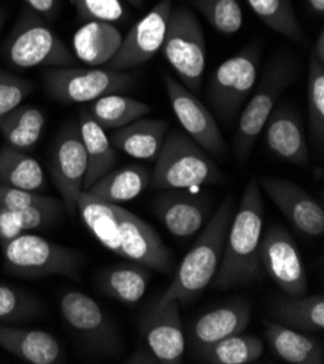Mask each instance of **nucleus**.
Wrapping results in <instances>:
<instances>
[{
	"mask_svg": "<svg viewBox=\"0 0 324 364\" xmlns=\"http://www.w3.org/2000/svg\"><path fill=\"white\" fill-rule=\"evenodd\" d=\"M78 210L88 230L106 250L147 269L172 272L170 250L146 221L130 210L98 200L86 192L79 198Z\"/></svg>",
	"mask_w": 324,
	"mask_h": 364,
	"instance_id": "1",
	"label": "nucleus"
},
{
	"mask_svg": "<svg viewBox=\"0 0 324 364\" xmlns=\"http://www.w3.org/2000/svg\"><path fill=\"white\" fill-rule=\"evenodd\" d=\"M263 210L259 183L258 180H251L227 231L221 263L215 274V286L219 289L250 284L265 276L259 259Z\"/></svg>",
	"mask_w": 324,
	"mask_h": 364,
	"instance_id": "2",
	"label": "nucleus"
},
{
	"mask_svg": "<svg viewBox=\"0 0 324 364\" xmlns=\"http://www.w3.org/2000/svg\"><path fill=\"white\" fill-rule=\"evenodd\" d=\"M234 215V199L226 200L214 212L205 230L179 264L173 282L153 305L155 309L167 302H191L217 274L221 263L227 231Z\"/></svg>",
	"mask_w": 324,
	"mask_h": 364,
	"instance_id": "3",
	"label": "nucleus"
},
{
	"mask_svg": "<svg viewBox=\"0 0 324 364\" xmlns=\"http://www.w3.org/2000/svg\"><path fill=\"white\" fill-rule=\"evenodd\" d=\"M224 174L211 157L181 131H169L156 159L150 183L155 189H191L221 183Z\"/></svg>",
	"mask_w": 324,
	"mask_h": 364,
	"instance_id": "4",
	"label": "nucleus"
},
{
	"mask_svg": "<svg viewBox=\"0 0 324 364\" xmlns=\"http://www.w3.org/2000/svg\"><path fill=\"white\" fill-rule=\"evenodd\" d=\"M298 71L296 58L288 54H278L268 64L258 89L247 99L239 118L233 147L240 163L247 161L279 96L296 82Z\"/></svg>",
	"mask_w": 324,
	"mask_h": 364,
	"instance_id": "5",
	"label": "nucleus"
},
{
	"mask_svg": "<svg viewBox=\"0 0 324 364\" xmlns=\"http://www.w3.org/2000/svg\"><path fill=\"white\" fill-rule=\"evenodd\" d=\"M6 63L15 68L75 67L78 60L47 21L29 8L22 9L4 46Z\"/></svg>",
	"mask_w": 324,
	"mask_h": 364,
	"instance_id": "6",
	"label": "nucleus"
},
{
	"mask_svg": "<svg viewBox=\"0 0 324 364\" xmlns=\"http://www.w3.org/2000/svg\"><path fill=\"white\" fill-rule=\"evenodd\" d=\"M4 256L11 274L28 279L56 274L79 280L83 266L79 251L25 232L4 244Z\"/></svg>",
	"mask_w": 324,
	"mask_h": 364,
	"instance_id": "7",
	"label": "nucleus"
},
{
	"mask_svg": "<svg viewBox=\"0 0 324 364\" xmlns=\"http://www.w3.org/2000/svg\"><path fill=\"white\" fill-rule=\"evenodd\" d=\"M182 85L199 95L205 73V36L202 26L187 6L172 8L164 41L160 48Z\"/></svg>",
	"mask_w": 324,
	"mask_h": 364,
	"instance_id": "8",
	"label": "nucleus"
},
{
	"mask_svg": "<svg viewBox=\"0 0 324 364\" xmlns=\"http://www.w3.org/2000/svg\"><path fill=\"white\" fill-rule=\"evenodd\" d=\"M261 46L251 43L221 63L209 79L207 100L221 121H233L254 92L259 75Z\"/></svg>",
	"mask_w": 324,
	"mask_h": 364,
	"instance_id": "9",
	"label": "nucleus"
},
{
	"mask_svg": "<svg viewBox=\"0 0 324 364\" xmlns=\"http://www.w3.org/2000/svg\"><path fill=\"white\" fill-rule=\"evenodd\" d=\"M43 80L46 93L64 105L90 103L105 95L124 93L134 83L131 73L98 67H50L43 73Z\"/></svg>",
	"mask_w": 324,
	"mask_h": 364,
	"instance_id": "10",
	"label": "nucleus"
},
{
	"mask_svg": "<svg viewBox=\"0 0 324 364\" xmlns=\"http://www.w3.org/2000/svg\"><path fill=\"white\" fill-rule=\"evenodd\" d=\"M60 312L68 328L89 351L102 355H117L122 340L113 319L100 305L79 290H68L60 298Z\"/></svg>",
	"mask_w": 324,
	"mask_h": 364,
	"instance_id": "11",
	"label": "nucleus"
},
{
	"mask_svg": "<svg viewBox=\"0 0 324 364\" xmlns=\"http://www.w3.org/2000/svg\"><path fill=\"white\" fill-rule=\"evenodd\" d=\"M86 170L88 156L79 127L70 122L61 128L53 142L50 173L66 210L71 215L78 212Z\"/></svg>",
	"mask_w": 324,
	"mask_h": 364,
	"instance_id": "12",
	"label": "nucleus"
},
{
	"mask_svg": "<svg viewBox=\"0 0 324 364\" xmlns=\"http://www.w3.org/2000/svg\"><path fill=\"white\" fill-rule=\"evenodd\" d=\"M259 259L265 273L286 296H304L308 280L300 251L291 234L281 225H271L262 232Z\"/></svg>",
	"mask_w": 324,
	"mask_h": 364,
	"instance_id": "13",
	"label": "nucleus"
},
{
	"mask_svg": "<svg viewBox=\"0 0 324 364\" xmlns=\"http://www.w3.org/2000/svg\"><path fill=\"white\" fill-rule=\"evenodd\" d=\"M164 89L173 112L189 138L212 157L223 159L227 154V145L220 127L199 97L176 82L170 75L163 76Z\"/></svg>",
	"mask_w": 324,
	"mask_h": 364,
	"instance_id": "14",
	"label": "nucleus"
},
{
	"mask_svg": "<svg viewBox=\"0 0 324 364\" xmlns=\"http://www.w3.org/2000/svg\"><path fill=\"white\" fill-rule=\"evenodd\" d=\"M172 6L173 0H160L140 19L122 38L117 54L106 64V68L127 71L152 60L163 46Z\"/></svg>",
	"mask_w": 324,
	"mask_h": 364,
	"instance_id": "15",
	"label": "nucleus"
},
{
	"mask_svg": "<svg viewBox=\"0 0 324 364\" xmlns=\"http://www.w3.org/2000/svg\"><path fill=\"white\" fill-rule=\"evenodd\" d=\"M261 191L276 205L290 224L308 237H320L324 232V210L320 202L290 180L278 177H261Z\"/></svg>",
	"mask_w": 324,
	"mask_h": 364,
	"instance_id": "16",
	"label": "nucleus"
},
{
	"mask_svg": "<svg viewBox=\"0 0 324 364\" xmlns=\"http://www.w3.org/2000/svg\"><path fill=\"white\" fill-rule=\"evenodd\" d=\"M140 330L160 364L182 363L185 337L179 302L172 301L157 309L152 308L144 316Z\"/></svg>",
	"mask_w": 324,
	"mask_h": 364,
	"instance_id": "17",
	"label": "nucleus"
},
{
	"mask_svg": "<svg viewBox=\"0 0 324 364\" xmlns=\"http://www.w3.org/2000/svg\"><path fill=\"white\" fill-rule=\"evenodd\" d=\"M268 149L279 159L305 167L310 163V151L301 119L291 106L279 105L271 112L263 129Z\"/></svg>",
	"mask_w": 324,
	"mask_h": 364,
	"instance_id": "18",
	"label": "nucleus"
},
{
	"mask_svg": "<svg viewBox=\"0 0 324 364\" xmlns=\"http://www.w3.org/2000/svg\"><path fill=\"white\" fill-rule=\"evenodd\" d=\"M152 209L172 235L188 238L202 228L208 202L188 189H166L155 199Z\"/></svg>",
	"mask_w": 324,
	"mask_h": 364,
	"instance_id": "19",
	"label": "nucleus"
},
{
	"mask_svg": "<svg viewBox=\"0 0 324 364\" xmlns=\"http://www.w3.org/2000/svg\"><path fill=\"white\" fill-rule=\"evenodd\" d=\"M0 347L29 364L64 363L60 343L48 333L0 323Z\"/></svg>",
	"mask_w": 324,
	"mask_h": 364,
	"instance_id": "20",
	"label": "nucleus"
},
{
	"mask_svg": "<svg viewBox=\"0 0 324 364\" xmlns=\"http://www.w3.org/2000/svg\"><path fill=\"white\" fill-rule=\"evenodd\" d=\"M250 305L237 299L199 316L191 331V347L197 350L233 334L243 333L250 321Z\"/></svg>",
	"mask_w": 324,
	"mask_h": 364,
	"instance_id": "21",
	"label": "nucleus"
},
{
	"mask_svg": "<svg viewBox=\"0 0 324 364\" xmlns=\"http://www.w3.org/2000/svg\"><path fill=\"white\" fill-rule=\"evenodd\" d=\"M169 129V122L163 119L140 118L111 134V144L117 151L138 160L156 161L164 136Z\"/></svg>",
	"mask_w": 324,
	"mask_h": 364,
	"instance_id": "22",
	"label": "nucleus"
},
{
	"mask_svg": "<svg viewBox=\"0 0 324 364\" xmlns=\"http://www.w3.org/2000/svg\"><path fill=\"white\" fill-rule=\"evenodd\" d=\"M88 156V170L83 180V192L95 185L99 178L113 171L118 161L117 150L106 136L105 129L90 117L88 109L79 111L78 122Z\"/></svg>",
	"mask_w": 324,
	"mask_h": 364,
	"instance_id": "23",
	"label": "nucleus"
},
{
	"mask_svg": "<svg viewBox=\"0 0 324 364\" xmlns=\"http://www.w3.org/2000/svg\"><path fill=\"white\" fill-rule=\"evenodd\" d=\"M122 43L120 29L108 22H86L73 38L75 57L83 64L98 67L110 63Z\"/></svg>",
	"mask_w": 324,
	"mask_h": 364,
	"instance_id": "24",
	"label": "nucleus"
},
{
	"mask_svg": "<svg viewBox=\"0 0 324 364\" xmlns=\"http://www.w3.org/2000/svg\"><path fill=\"white\" fill-rule=\"evenodd\" d=\"M265 338L271 350L291 364H323V344L307 334L278 322H266Z\"/></svg>",
	"mask_w": 324,
	"mask_h": 364,
	"instance_id": "25",
	"label": "nucleus"
},
{
	"mask_svg": "<svg viewBox=\"0 0 324 364\" xmlns=\"http://www.w3.org/2000/svg\"><path fill=\"white\" fill-rule=\"evenodd\" d=\"M150 178L146 167L131 164L105 174L85 192L98 200L120 205L140 196L149 188Z\"/></svg>",
	"mask_w": 324,
	"mask_h": 364,
	"instance_id": "26",
	"label": "nucleus"
},
{
	"mask_svg": "<svg viewBox=\"0 0 324 364\" xmlns=\"http://www.w3.org/2000/svg\"><path fill=\"white\" fill-rule=\"evenodd\" d=\"M150 273L138 263H121L108 267L99 276L102 294L127 305L137 304L146 295Z\"/></svg>",
	"mask_w": 324,
	"mask_h": 364,
	"instance_id": "27",
	"label": "nucleus"
},
{
	"mask_svg": "<svg viewBox=\"0 0 324 364\" xmlns=\"http://www.w3.org/2000/svg\"><path fill=\"white\" fill-rule=\"evenodd\" d=\"M272 318L285 326L301 333H315L324 328V298L286 296L276 299L271 306Z\"/></svg>",
	"mask_w": 324,
	"mask_h": 364,
	"instance_id": "28",
	"label": "nucleus"
},
{
	"mask_svg": "<svg viewBox=\"0 0 324 364\" xmlns=\"http://www.w3.org/2000/svg\"><path fill=\"white\" fill-rule=\"evenodd\" d=\"M0 185L38 193L46 189L47 181L37 160L5 144L0 149Z\"/></svg>",
	"mask_w": 324,
	"mask_h": 364,
	"instance_id": "29",
	"label": "nucleus"
},
{
	"mask_svg": "<svg viewBox=\"0 0 324 364\" xmlns=\"http://www.w3.org/2000/svg\"><path fill=\"white\" fill-rule=\"evenodd\" d=\"M192 353L199 363L249 364L261 358L263 341L255 336H243L239 333L192 350Z\"/></svg>",
	"mask_w": 324,
	"mask_h": 364,
	"instance_id": "30",
	"label": "nucleus"
},
{
	"mask_svg": "<svg viewBox=\"0 0 324 364\" xmlns=\"http://www.w3.org/2000/svg\"><path fill=\"white\" fill-rule=\"evenodd\" d=\"M103 129H118L152 112V106L121 93L100 96L86 107Z\"/></svg>",
	"mask_w": 324,
	"mask_h": 364,
	"instance_id": "31",
	"label": "nucleus"
},
{
	"mask_svg": "<svg viewBox=\"0 0 324 364\" xmlns=\"http://www.w3.org/2000/svg\"><path fill=\"white\" fill-rule=\"evenodd\" d=\"M46 125V115L33 105H19L0 124V132L6 145L26 151L41 138Z\"/></svg>",
	"mask_w": 324,
	"mask_h": 364,
	"instance_id": "32",
	"label": "nucleus"
},
{
	"mask_svg": "<svg viewBox=\"0 0 324 364\" xmlns=\"http://www.w3.org/2000/svg\"><path fill=\"white\" fill-rule=\"evenodd\" d=\"M247 4L266 26L294 43H304V32L290 0H247Z\"/></svg>",
	"mask_w": 324,
	"mask_h": 364,
	"instance_id": "33",
	"label": "nucleus"
},
{
	"mask_svg": "<svg viewBox=\"0 0 324 364\" xmlns=\"http://www.w3.org/2000/svg\"><path fill=\"white\" fill-rule=\"evenodd\" d=\"M308 124L314 144L323 145L324 141V63L311 54L307 79Z\"/></svg>",
	"mask_w": 324,
	"mask_h": 364,
	"instance_id": "34",
	"label": "nucleus"
},
{
	"mask_svg": "<svg viewBox=\"0 0 324 364\" xmlns=\"http://www.w3.org/2000/svg\"><path fill=\"white\" fill-rule=\"evenodd\" d=\"M43 314L41 302L18 287L0 283V322H26Z\"/></svg>",
	"mask_w": 324,
	"mask_h": 364,
	"instance_id": "35",
	"label": "nucleus"
},
{
	"mask_svg": "<svg viewBox=\"0 0 324 364\" xmlns=\"http://www.w3.org/2000/svg\"><path fill=\"white\" fill-rule=\"evenodd\" d=\"M220 33L231 35L243 25V11L237 0H188Z\"/></svg>",
	"mask_w": 324,
	"mask_h": 364,
	"instance_id": "36",
	"label": "nucleus"
},
{
	"mask_svg": "<svg viewBox=\"0 0 324 364\" xmlns=\"http://www.w3.org/2000/svg\"><path fill=\"white\" fill-rule=\"evenodd\" d=\"M78 12L79 21L85 22H121L127 18L121 0H70Z\"/></svg>",
	"mask_w": 324,
	"mask_h": 364,
	"instance_id": "37",
	"label": "nucleus"
},
{
	"mask_svg": "<svg viewBox=\"0 0 324 364\" xmlns=\"http://www.w3.org/2000/svg\"><path fill=\"white\" fill-rule=\"evenodd\" d=\"M32 82L0 70V124L32 93Z\"/></svg>",
	"mask_w": 324,
	"mask_h": 364,
	"instance_id": "38",
	"label": "nucleus"
},
{
	"mask_svg": "<svg viewBox=\"0 0 324 364\" xmlns=\"http://www.w3.org/2000/svg\"><path fill=\"white\" fill-rule=\"evenodd\" d=\"M60 216H61V203L57 199H54L50 203L35 205L16 212L18 223L23 232L47 228L53 225Z\"/></svg>",
	"mask_w": 324,
	"mask_h": 364,
	"instance_id": "39",
	"label": "nucleus"
},
{
	"mask_svg": "<svg viewBox=\"0 0 324 364\" xmlns=\"http://www.w3.org/2000/svg\"><path fill=\"white\" fill-rule=\"evenodd\" d=\"M54 199L56 198H47L37 192H28L0 185V209L18 212L35 205L50 203Z\"/></svg>",
	"mask_w": 324,
	"mask_h": 364,
	"instance_id": "40",
	"label": "nucleus"
},
{
	"mask_svg": "<svg viewBox=\"0 0 324 364\" xmlns=\"http://www.w3.org/2000/svg\"><path fill=\"white\" fill-rule=\"evenodd\" d=\"M22 228L18 223L16 212L0 209V242L6 244L22 234Z\"/></svg>",
	"mask_w": 324,
	"mask_h": 364,
	"instance_id": "41",
	"label": "nucleus"
},
{
	"mask_svg": "<svg viewBox=\"0 0 324 364\" xmlns=\"http://www.w3.org/2000/svg\"><path fill=\"white\" fill-rule=\"evenodd\" d=\"M29 9L37 12L47 22H54L61 9V0H25Z\"/></svg>",
	"mask_w": 324,
	"mask_h": 364,
	"instance_id": "42",
	"label": "nucleus"
},
{
	"mask_svg": "<svg viewBox=\"0 0 324 364\" xmlns=\"http://www.w3.org/2000/svg\"><path fill=\"white\" fill-rule=\"evenodd\" d=\"M127 363L130 364H160L157 357L153 354V351L149 347L138 348L132 353V355L128 357Z\"/></svg>",
	"mask_w": 324,
	"mask_h": 364,
	"instance_id": "43",
	"label": "nucleus"
},
{
	"mask_svg": "<svg viewBox=\"0 0 324 364\" xmlns=\"http://www.w3.org/2000/svg\"><path fill=\"white\" fill-rule=\"evenodd\" d=\"M313 54H314V57H315L318 61L324 63V32H323V31H321L320 35H318L317 43H315L314 50H313Z\"/></svg>",
	"mask_w": 324,
	"mask_h": 364,
	"instance_id": "44",
	"label": "nucleus"
},
{
	"mask_svg": "<svg viewBox=\"0 0 324 364\" xmlns=\"http://www.w3.org/2000/svg\"><path fill=\"white\" fill-rule=\"evenodd\" d=\"M308 6L311 12L317 16H323L324 14V0H308Z\"/></svg>",
	"mask_w": 324,
	"mask_h": 364,
	"instance_id": "45",
	"label": "nucleus"
},
{
	"mask_svg": "<svg viewBox=\"0 0 324 364\" xmlns=\"http://www.w3.org/2000/svg\"><path fill=\"white\" fill-rule=\"evenodd\" d=\"M125 2H128L130 5H132L135 8H141L144 5V0H125Z\"/></svg>",
	"mask_w": 324,
	"mask_h": 364,
	"instance_id": "46",
	"label": "nucleus"
},
{
	"mask_svg": "<svg viewBox=\"0 0 324 364\" xmlns=\"http://www.w3.org/2000/svg\"><path fill=\"white\" fill-rule=\"evenodd\" d=\"M5 18H6V14H5V11L0 9V31H2V26H4Z\"/></svg>",
	"mask_w": 324,
	"mask_h": 364,
	"instance_id": "47",
	"label": "nucleus"
}]
</instances>
